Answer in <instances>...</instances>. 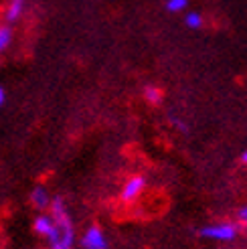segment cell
Returning <instances> with one entry per match:
<instances>
[{
	"label": "cell",
	"instance_id": "1",
	"mask_svg": "<svg viewBox=\"0 0 247 249\" xmlns=\"http://www.w3.org/2000/svg\"><path fill=\"white\" fill-rule=\"evenodd\" d=\"M49 207H51V215L55 221V227L47 235L49 249H73V243H75V229H73L71 217L67 213L65 201L61 196L51 198V205Z\"/></svg>",
	"mask_w": 247,
	"mask_h": 249
},
{
	"label": "cell",
	"instance_id": "2",
	"mask_svg": "<svg viewBox=\"0 0 247 249\" xmlns=\"http://www.w3.org/2000/svg\"><path fill=\"white\" fill-rule=\"evenodd\" d=\"M201 235L205 239L227 243V241H233L239 235V225H235V223H215V225L203 227Z\"/></svg>",
	"mask_w": 247,
	"mask_h": 249
},
{
	"label": "cell",
	"instance_id": "3",
	"mask_svg": "<svg viewBox=\"0 0 247 249\" xmlns=\"http://www.w3.org/2000/svg\"><path fill=\"white\" fill-rule=\"evenodd\" d=\"M144 186H146V178L136 174V177H130L122 186V193H120V198L122 203H134L138 201L140 195L144 193Z\"/></svg>",
	"mask_w": 247,
	"mask_h": 249
},
{
	"label": "cell",
	"instance_id": "4",
	"mask_svg": "<svg viewBox=\"0 0 247 249\" xmlns=\"http://www.w3.org/2000/svg\"><path fill=\"white\" fill-rule=\"evenodd\" d=\"M83 249H107V239L100 227H89L81 237Z\"/></svg>",
	"mask_w": 247,
	"mask_h": 249
},
{
	"label": "cell",
	"instance_id": "5",
	"mask_svg": "<svg viewBox=\"0 0 247 249\" xmlns=\"http://www.w3.org/2000/svg\"><path fill=\"white\" fill-rule=\"evenodd\" d=\"M24 4H27V0H8L6 6H4V12H2L6 24L20 18V15L24 12Z\"/></svg>",
	"mask_w": 247,
	"mask_h": 249
},
{
	"label": "cell",
	"instance_id": "6",
	"mask_svg": "<svg viewBox=\"0 0 247 249\" xmlns=\"http://www.w3.org/2000/svg\"><path fill=\"white\" fill-rule=\"evenodd\" d=\"M31 203L36 207V209H47L49 205H51V195H49V191L45 189V186H35L33 193H31Z\"/></svg>",
	"mask_w": 247,
	"mask_h": 249
},
{
	"label": "cell",
	"instance_id": "7",
	"mask_svg": "<svg viewBox=\"0 0 247 249\" xmlns=\"http://www.w3.org/2000/svg\"><path fill=\"white\" fill-rule=\"evenodd\" d=\"M55 227V221H53V215H39L35 219V223H33V229H35V233H39V235H43V237H47L49 233H51V229Z\"/></svg>",
	"mask_w": 247,
	"mask_h": 249
},
{
	"label": "cell",
	"instance_id": "8",
	"mask_svg": "<svg viewBox=\"0 0 247 249\" xmlns=\"http://www.w3.org/2000/svg\"><path fill=\"white\" fill-rule=\"evenodd\" d=\"M144 99L148 104H152V106L160 104V102H162V89L156 87V85H148L144 89Z\"/></svg>",
	"mask_w": 247,
	"mask_h": 249
},
{
	"label": "cell",
	"instance_id": "9",
	"mask_svg": "<svg viewBox=\"0 0 247 249\" xmlns=\"http://www.w3.org/2000/svg\"><path fill=\"white\" fill-rule=\"evenodd\" d=\"M12 41V31L8 24H0V53H4Z\"/></svg>",
	"mask_w": 247,
	"mask_h": 249
},
{
	"label": "cell",
	"instance_id": "10",
	"mask_svg": "<svg viewBox=\"0 0 247 249\" xmlns=\"http://www.w3.org/2000/svg\"><path fill=\"white\" fill-rule=\"evenodd\" d=\"M184 22H187V27H189V29H201L203 17L199 15V12H189L187 18H184Z\"/></svg>",
	"mask_w": 247,
	"mask_h": 249
},
{
	"label": "cell",
	"instance_id": "11",
	"mask_svg": "<svg viewBox=\"0 0 247 249\" xmlns=\"http://www.w3.org/2000/svg\"><path fill=\"white\" fill-rule=\"evenodd\" d=\"M189 4V0H166V10L168 12H180Z\"/></svg>",
	"mask_w": 247,
	"mask_h": 249
},
{
	"label": "cell",
	"instance_id": "12",
	"mask_svg": "<svg viewBox=\"0 0 247 249\" xmlns=\"http://www.w3.org/2000/svg\"><path fill=\"white\" fill-rule=\"evenodd\" d=\"M239 219H241V223H245V225H247V207H243V209H241Z\"/></svg>",
	"mask_w": 247,
	"mask_h": 249
},
{
	"label": "cell",
	"instance_id": "13",
	"mask_svg": "<svg viewBox=\"0 0 247 249\" xmlns=\"http://www.w3.org/2000/svg\"><path fill=\"white\" fill-rule=\"evenodd\" d=\"M4 99H6V91H4V87L0 85V107L4 106Z\"/></svg>",
	"mask_w": 247,
	"mask_h": 249
},
{
	"label": "cell",
	"instance_id": "14",
	"mask_svg": "<svg viewBox=\"0 0 247 249\" xmlns=\"http://www.w3.org/2000/svg\"><path fill=\"white\" fill-rule=\"evenodd\" d=\"M241 160H243V162H245V164H247V150H245V152H243V154H241Z\"/></svg>",
	"mask_w": 247,
	"mask_h": 249
}]
</instances>
